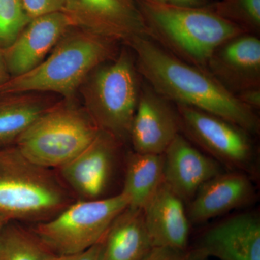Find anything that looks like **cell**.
I'll return each instance as SVG.
<instances>
[{
	"instance_id": "obj_8",
	"label": "cell",
	"mask_w": 260,
	"mask_h": 260,
	"mask_svg": "<svg viewBox=\"0 0 260 260\" xmlns=\"http://www.w3.org/2000/svg\"><path fill=\"white\" fill-rule=\"evenodd\" d=\"M181 134L225 169L257 177V151L250 133L225 119L194 108L174 104Z\"/></svg>"
},
{
	"instance_id": "obj_17",
	"label": "cell",
	"mask_w": 260,
	"mask_h": 260,
	"mask_svg": "<svg viewBox=\"0 0 260 260\" xmlns=\"http://www.w3.org/2000/svg\"><path fill=\"white\" fill-rule=\"evenodd\" d=\"M143 210L153 247H189L191 223L186 203L164 181Z\"/></svg>"
},
{
	"instance_id": "obj_21",
	"label": "cell",
	"mask_w": 260,
	"mask_h": 260,
	"mask_svg": "<svg viewBox=\"0 0 260 260\" xmlns=\"http://www.w3.org/2000/svg\"><path fill=\"white\" fill-rule=\"evenodd\" d=\"M52 255L32 232L13 220L0 227V260H49Z\"/></svg>"
},
{
	"instance_id": "obj_5",
	"label": "cell",
	"mask_w": 260,
	"mask_h": 260,
	"mask_svg": "<svg viewBox=\"0 0 260 260\" xmlns=\"http://www.w3.org/2000/svg\"><path fill=\"white\" fill-rule=\"evenodd\" d=\"M49 169L25 158L16 146H0V215L9 220L45 221L69 205Z\"/></svg>"
},
{
	"instance_id": "obj_1",
	"label": "cell",
	"mask_w": 260,
	"mask_h": 260,
	"mask_svg": "<svg viewBox=\"0 0 260 260\" xmlns=\"http://www.w3.org/2000/svg\"><path fill=\"white\" fill-rule=\"evenodd\" d=\"M134 54L138 72L145 83L174 104L209 113L258 134L256 112L224 88L208 70L178 59L147 37L126 44Z\"/></svg>"
},
{
	"instance_id": "obj_6",
	"label": "cell",
	"mask_w": 260,
	"mask_h": 260,
	"mask_svg": "<svg viewBox=\"0 0 260 260\" xmlns=\"http://www.w3.org/2000/svg\"><path fill=\"white\" fill-rule=\"evenodd\" d=\"M100 129L84 109L70 104H53L15 141V146L32 164L60 168L95 139Z\"/></svg>"
},
{
	"instance_id": "obj_19",
	"label": "cell",
	"mask_w": 260,
	"mask_h": 260,
	"mask_svg": "<svg viewBox=\"0 0 260 260\" xmlns=\"http://www.w3.org/2000/svg\"><path fill=\"white\" fill-rule=\"evenodd\" d=\"M162 181V154L140 153L134 150L127 154L120 192L127 198L129 206L143 209Z\"/></svg>"
},
{
	"instance_id": "obj_15",
	"label": "cell",
	"mask_w": 260,
	"mask_h": 260,
	"mask_svg": "<svg viewBox=\"0 0 260 260\" xmlns=\"http://www.w3.org/2000/svg\"><path fill=\"white\" fill-rule=\"evenodd\" d=\"M207 70L231 93L260 88V40L244 34L219 46L208 61Z\"/></svg>"
},
{
	"instance_id": "obj_20",
	"label": "cell",
	"mask_w": 260,
	"mask_h": 260,
	"mask_svg": "<svg viewBox=\"0 0 260 260\" xmlns=\"http://www.w3.org/2000/svg\"><path fill=\"white\" fill-rule=\"evenodd\" d=\"M34 93L0 95V146L18 137L53 105Z\"/></svg>"
},
{
	"instance_id": "obj_13",
	"label": "cell",
	"mask_w": 260,
	"mask_h": 260,
	"mask_svg": "<svg viewBox=\"0 0 260 260\" xmlns=\"http://www.w3.org/2000/svg\"><path fill=\"white\" fill-rule=\"evenodd\" d=\"M74 26L64 11L32 18L13 44L2 51L10 78L28 73L41 64Z\"/></svg>"
},
{
	"instance_id": "obj_28",
	"label": "cell",
	"mask_w": 260,
	"mask_h": 260,
	"mask_svg": "<svg viewBox=\"0 0 260 260\" xmlns=\"http://www.w3.org/2000/svg\"><path fill=\"white\" fill-rule=\"evenodd\" d=\"M167 3L185 7H206L210 4V0H167Z\"/></svg>"
},
{
	"instance_id": "obj_27",
	"label": "cell",
	"mask_w": 260,
	"mask_h": 260,
	"mask_svg": "<svg viewBox=\"0 0 260 260\" xmlns=\"http://www.w3.org/2000/svg\"><path fill=\"white\" fill-rule=\"evenodd\" d=\"M237 96L241 102L256 112L260 108V88H251L238 93Z\"/></svg>"
},
{
	"instance_id": "obj_29",
	"label": "cell",
	"mask_w": 260,
	"mask_h": 260,
	"mask_svg": "<svg viewBox=\"0 0 260 260\" xmlns=\"http://www.w3.org/2000/svg\"><path fill=\"white\" fill-rule=\"evenodd\" d=\"M10 78V75L5 63L3 51L0 50V87Z\"/></svg>"
},
{
	"instance_id": "obj_12",
	"label": "cell",
	"mask_w": 260,
	"mask_h": 260,
	"mask_svg": "<svg viewBox=\"0 0 260 260\" xmlns=\"http://www.w3.org/2000/svg\"><path fill=\"white\" fill-rule=\"evenodd\" d=\"M209 259L260 260V218L255 212L228 215L206 228L191 246Z\"/></svg>"
},
{
	"instance_id": "obj_16",
	"label": "cell",
	"mask_w": 260,
	"mask_h": 260,
	"mask_svg": "<svg viewBox=\"0 0 260 260\" xmlns=\"http://www.w3.org/2000/svg\"><path fill=\"white\" fill-rule=\"evenodd\" d=\"M162 156L164 181L186 205L202 185L225 170L181 134L177 135Z\"/></svg>"
},
{
	"instance_id": "obj_30",
	"label": "cell",
	"mask_w": 260,
	"mask_h": 260,
	"mask_svg": "<svg viewBox=\"0 0 260 260\" xmlns=\"http://www.w3.org/2000/svg\"><path fill=\"white\" fill-rule=\"evenodd\" d=\"M10 221L8 218H5L3 215H0V227L3 226L7 222Z\"/></svg>"
},
{
	"instance_id": "obj_2",
	"label": "cell",
	"mask_w": 260,
	"mask_h": 260,
	"mask_svg": "<svg viewBox=\"0 0 260 260\" xmlns=\"http://www.w3.org/2000/svg\"><path fill=\"white\" fill-rule=\"evenodd\" d=\"M147 37L188 64L207 70L222 44L247 34L209 7H185L155 0H135Z\"/></svg>"
},
{
	"instance_id": "obj_25",
	"label": "cell",
	"mask_w": 260,
	"mask_h": 260,
	"mask_svg": "<svg viewBox=\"0 0 260 260\" xmlns=\"http://www.w3.org/2000/svg\"><path fill=\"white\" fill-rule=\"evenodd\" d=\"M24 8L30 19L64 11L67 0H23Z\"/></svg>"
},
{
	"instance_id": "obj_4",
	"label": "cell",
	"mask_w": 260,
	"mask_h": 260,
	"mask_svg": "<svg viewBox=\"0 0 260 260\" xmlns=\"http://www.w3.org/2000/svg\"><path fill=\"white\" fill-rule=\"evenodd\" d=\"M127 47L94 70L80 87L85 110L95 125L121 143L129 140L143 80Z\"/></svg>"
},
{
	"instance_id": "obj_7",
	"label": "cell",
	"mask_w": 260,
	"mask_h": 260,
	"mask_svg": "<svg viewBox=\"0 0 260 260\" xmlns=\"http://www.w3.org/2000/svg\"><path fill=\"white\" fill-rule=\"evenodd\" d=\"M128 206L129 201L121 192L81 200L38 223L32 232L54 255L78 254L102 242L114 219Z\"/></svg>"
},
{
	"instance_id": "obj_3",
	"label": "cell",
	"mask_w": 260,
	"mask_h": 260,
	"mask_svg": "<svg viewBox=\"0 0 260 260\" xmlns=\"http://www.w3.org/2000/svg\"><path fill=\"white\" fill-rule=\"evenodd\" d=\"M118 44L85 30L68 31L41 64L2 85L0 95L51 92L70 99L94 70L117 56Z\"/></svg>"
},
{
	"instance_id": "obj_23",
	"label": "cell",
	"mask_w": 260,
	"mask_h": 260,
	"mask_svg": "<svg viewBox=\"0 0 260 260\" xmlns=\"http://www.w3.org/2000/svg\"><path fill=\"white\" fill-rule=\"evenodd\" d=\"M30 20L23 0H0V50L9 47Z\"/></svg>"
},
{
	"instance_id": "obj_24",
	"label": "cell",
	"mask_w": 260,
	"mask_h": 260,
	"mask_svg": "<svg viewBox=\"0 0 260 260\" xmlns=\"http://www.w3.org/2000/svg\"><path fill=\"white\" fill-rule=\"evenodd\" d=\"M192 246L186 249L153 247L142 260H208Z\"/></svg>"
},
{
	"instance_id": "obj_18",
	"label": "cell",
	"mask_w": 260,
	"mask_h": 260,
	"mask_svg": "<svg viewBox=\"0 0 260 260\" xmlns=\"http://www.w3.org/2000/svg\"><path fill=\"white\" fill-rule=\"evenodd\" d=\"M99 260H142L153 248L141 208L128 206L101 242Z\"/></svg>"
},
{
	"instance_id": "obj_14",
	"label": "cell",
	"mask_w": 260,
	"mask_h": 260,
	"mask_svg": "<svg viewBox=\"0 0 260 260\" xmlns=\"http://www.w3.org/2000/svg\"><path fill=\"white\" fill-rule=\"evenodd\" d=\"M254 179L244 172L225 170L201 186L186 205L191 223H204L233 210L245 208L256 200Z\"/></svg>"
},
{
	"instance_id": "obj_11",
	"label": "cell",
	"mask_w": 260,
	"mask_h": 260,
	"mask_svg": "<svg viewBox=\"0 0 260 260\" xmlns=\"http://www.w3.org/2000/svg\"><path fill=\"white\" fill-rule=\"evenodd\" d=\"M121 144L112 135L100 130L86 148L59 168L61 177L82 200L106 198Z\"/></svg>"
},
{
	"instance_id": "obj_31",
	"label": "cell",
	"mask_w": 260,
	"mask_h": 260,
	"mask_svg": "<svg viewBox=\"0 0 260 260\" xmlns=\"http://www.w3.org/2000/svg\"><path fill=\"white\" fill-rule=\"evenodd\" d=\"M155 1L167 2V0H155Z\"/></svg>"
},
{
	"instance_id": "obj_26",
	"label": "cell",
	"mask_w": 260,
	"mask_h": 260,
	"mask_svg": "<svg viewBox=\"0 0 260 260\" xmlns=\"http://www.w3.org/2000/svg\"><path fill=\"white\" fill-rule=\"evenodd\" d=\"M101 248H102V245H101L100 242L83 252L70 254V255H52L49 260H99L100 259Z\"/></svg>"
},
{
	"instance_id": "obj_9",
	"label": "cell",
	"mask_w": 260,
	"mask_h": 260,
	"mask_svg": "<svg viewBox=\"0 0 260 260\" xmlns=\"http://www.w3.org/2000/svg\"><path fill=\"white\" fill-rule=\"evenodd\" d=\"M64 12L75 26L124 45L147 37L135 0H67Z\"/></svg>"
},
{
	"instance_id": "obj_22",
	"label": "cell",
	"mask_w": 260,
	"mask_h": 260,
	"mask_svg": "<svg viewBox=\"0 0 260 260\" xmlns=\"http://www.w3.org/2000/svg\"><path fill=\"white\" fill-rule=\"evenodd\" d=\"M208 7L247 34H259L260 0H218Z\"/></svg>"
},
{
	"instance_id": "obj_10",
	"label": "cell",
	"mask_w": 260,
	"mask_h": 260,
	"mask_svg": "<svg viewBox=\"0 0 260 260\" xmlns=\"http://www.w3.org/2000/svg\"><path fill=\"white\" fill-rule=\"evenodd\" d=\"M179 134L180 123L175 105L143 80L130 129L133 150L161 155Z\"/></svg>"
}]
</instances>
